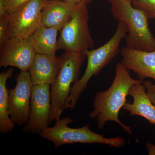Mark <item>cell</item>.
Instances as JSON below:
<instances>
[{
  "mask_svg": "<svg viewBox=\"0 0 155 155\" xmlns=\"http://www.w3.org/2000/svg\"><path fill=\"white\" fill-rule=\"evenodd\" d=\"M121 63L137 79L143 81L147 78L155 80V50L151 51L133 49L123 47L121 49Z\"/></svg>",
  "mask_w": 155,
  "mask_h": 155,
  "instance_id": "obj_11",
  "label": "cell"
},
{
  "mask_svg": "<svg viewBox=\"0 0 155 155\" xmlns=\"http://www.w3.org/2000/svg\"><path fill=\"white\" fill-rule=\"evenodd\" d=\"M143 81L134 79L129 71L119 63L116 65L115 75L111 86L105 91L96 94L93 101L94 109L90 114L91 119L96 120L98 129H103L107 122L118 123L129 134H132L131 128L120 121V110L127 102V97L134 85L143 83Z\"/></svg>",
  "mask_w": 155,
  "mask_h": 155,
  "instance_id": "obj_1",
  "label": "cell"
},
{
  "mask_svg": "<svg viewBox=\"0 0 155 155\" xmlns=\"http://www.w3.org/2000/svg\"><path fill=\"white\" fill-rule=\"evenodd\" d=\"M14 88L8 90V111L14 124L22 126L27 124L30 114L32 84L28 71L21 72L16 79Z\"/></svg>",
  "mask_w": 155,
  "mask_h": 155,
  "instance_id": "obj_8",
  "label": "cell"
},
{
  "mask_svg": "<svg viewBox=\"0 0 155 155\" xmlns=\"http://www.w3.org/2000/svg\"><path fill=\"white\" fill-rule=\"evenodd\" d=\"M68 117L56 120L54 126L48 127L39 134L43 138L52 142L55 148L65 144L75 143H101L116 148L122 147L125 145V139L121 137L107 138L104 135L92 131L89 125L79 128H72L68 125L73 122Z\"/></svg>",
  "mask_w": 155,
  "mask_h": 155,
  "instance_id": "obj_5",
  "label": "cell"
},
{
  "mask_svg": "<svg viewBox=\"0 0 155 155\" xmlns=\"http://www.w3.org/2000/svg\"><path fill=\"white\" fill-rule=\"evenodd\" d=\"M30 0H5L6 11L9 14L14 13Z\"/></svg>",
  "mask_w": 155,
  "mask_h": 155,
  "instance_id": "obj_19",
  "label": "cell"
},
{
  "mask_svg": "<svg viewBox=\"0 0 155 155\" xmlns=\"http://www.w3.org/2000/svg\"><path fill=\"white\" fill-rule=\"evenodd\" d=\"M114 19L124 22L127 32L125 46L140 51L155 50V37L149 25V19L140 9L137 8L130 0H108Z\"/></svg>",
  "mask_w": 155,
  "mask_h": 155,
  "instance_id": "obj_3",
  "label": "cell"
},
{
  "mask_svg": "<svg viewBox=\"0 0 155 155\" xmlns=\"http://www.w3.org/2000/svg\"><path fill=\"white\" fill-rule=\"evenodd\" d=\"M14 69L9 68L0 74V132L6 134L14 129L15 124L11 120L8 111V90L7 80L13 76Z\"/></svg>",
  "mask_w": 155,
  "mask_h": 155,
  "instance_id": "obj_16",
  "label": "cell"
},
{
  "mask_svg": "<svg viewBox=\"0 0 155 155\" xmlns=\"http://www.w3.org/2000/svg\"><path fill=\"white\" fill-rule=\"evenodd\" d=\"M63 1H67V2H72L78 3L79 2L85 3L88 5L92 2V0H63Z\"/></svg>",
  "mask_w": 155,
  "mask_h": 155,
  "instance_id": "obj_23",
  "label": "cell"
},
{
  "mask_svg": "<svg viewBox=\"0 0 155 155\" xmlns=\"http://www.w3.org/2000/svg\"><path fill=\"white\" fill-rule=\"evenodd\" d=\"M143 84L150 100L155 106V84L149 81H143Z\"/></svg>",
  "mask_w": 155,
  "mask_h": 155,
  "instance_id": "obj_20",
  "label": "cell"
},
{
  "mask_svg": "<svg viewBox=\"0 0 155 155\" xmlns=\"http://www.w3.org/2000/svg\"><path fill=\"white\" fill-rule=\"evenodd\" d=\"M131 3L143 11L149 19H155V0H132Z\"/></svg>",
  "mask_w": 155,
  "mask_h": 155,
  "instance_id": "obj_17",
  "label": "cell"
},
{
  "mask_svg": "<svg viewBox=\"0 0 155 155\" xmlns=\"http://www.w3.org/2000/svg\"><path fill=\"white\" fill-rule=\"evenodd\" d=\"M0 67H17L29 71L36 53L26 39L10 38L0 45Z\"/></svg>",
  "mask_w": 155,
  "mask_h": 155,
  "instance_id": "obj_10",
  "label": "cell"
},
{
  "mask_svg": "<svg viewBox=\"0 0 155 155\" xmlns=\"http://www.w3.org/2000/svg\"><path fill=\"white\" fill-rule=\"evenodd\" d=\"M49 0H30L9 15L8 38H27L41 25L42 10Z\"/></svg>",
  "mask_w": 155,
  "mask_h": 155,
  "instance_id": "obj_7",
  "label": "cell"
},
{
  "mask_svg": "<svg viewBox=\"0 0 155 155\" xmlns=\"http://www.w3.org/2000/svg\"><path fill=\"white\" fill-rule=\"evenodd\" d=\"M130 1H131H131H132V0H130Z\"/></svg>",
  "mask_w": 155,
  "mask_h": 155,
  "instance_id": "obj_24",
  "label": "cell"
},
{
  "mask_svg": "<svg viewBox=\"0 0 155 155\" xmlns=\"http://www.w3.org/2000/svg\"><path fill=\"white\" fill-rule=\"evenodd\" d=\"M8 14L6 11L5 0H0V18L5 17Z\"/></svg>",
  "mask_w": 155,
  "mask_h": 155,
  "instance_id": "obj_21",
  "label": "cell"
},
{
  "mask_svg": "<svg viewBox=\"0 0 155 155\" xmlns=\"http://www.w3.org/2000/svg\"><path fill=\"white\" fill-rule=\"evenodd\" d=\"M76 4L63 0H49L42 10L41 25L61 30L70 20Z\"/></svg>",
  "mask_w": 155,
  "mask_h": 155,
  "instance_id": "obj_13",
  "label": "cell"
},
{
  "mask_svg": "<svg viewBox=\"0 0 155 155\" xmlns=\"http://www.w3.org/2000/svg\"><path fill=\"white\" fill-rule=\"evenodd\" d=\"M128 95L133 98V102H126L122 110L128 111L130 116H141L155 125V106L150 100L143 83L132 86Z\"/></svg>",
  "mask_w": 155,
  "mask_h": 155,
  "instance_id": "obj_14",
  "label": "cell"
},
{
  "mask_svg": "<svg viewBox=\"0 0 155 155\" xmlns=\"http://www.w3.org/2000/svg\"><path fill=\"white\" fill-rule=\"evenodd\" d=\"M146 147L148 151L149 155H155V145L147 142L146 143Z\"/></svg>",
  "mask_w": 155,
  "mask_h": 155,
  "instance_id": "obj_22",
  "label": "cell"
},
{
  "mask_svg": "<svg viewBox=\"0 0 155 155\" xmlns=\"http://www.w3.org/2000/svg\"><path fill=\"white\" fill-rule=\"evenodd\" d=\"M61 67L56 80L50 85L51 110L49 123L60 119L65 111L72 84L79 79L80 69L86 59L85 52H66L61 56Z\"/></svg>",
  "mask_w": 155,
  "mask_h": 155,
  "instance_id": "obj_4",
  "label": "cell"
},
{
  "mask_svg": "<svg viewBox=\"0 0 155 155\" xmlns=\"http://www.w3.org/2000/svg\"><path fill=\"white\" fill-rule=\"evenodd\" d=\"M51 107L50 85H33L29 119L22 131L25 133L39 134L42 130L48 127Z\"/></svg>",
  "mask_w": 155,
  "mask_h": 155,
  "instance_id": "obj_9",
  "label": "cell"
},
{
  "mask_svg": "<svg viewBox=\"0 0 155 155\" xmlns=\"http://www.w3.org/2000/svg\"><path fill=\"white\" fill-rule=\"evenodd\" d=\"M127 32L125 23L118 21L115 33L105 44L95 49H91L84 51L87 59L86 69L82 77L72 85L65 104V110H72L75 108L91 78L97 75L120 53L121 41L125 38Z\"/></svg>",
  "mask_w": 155,
  "mask_h": 155,
  "instance_id": "obj_2",
  "label": "cell"
},
{
  "mask_svg": "<svg viewBox=\"0 0 155 155\" xmlns=\"http://www.w3.org/2000/svg\"><path fill=\"white\" fill-rule=\"evenodd\" d=\"M58 31L56 28H48L41 25L26 39L36 54L55 55L58 50Z\"/></svg>",
  "mask_w": 155,
  "mask_h": 155,
  "instance_id": "obj_15",
  "label": "cell"
},
{
  "mask_svg": "<svg viewBox=\"0 0 155 155\" xmlns=\"http://www.w3.org/2000/svg\"><path fill=\"white\" fill-rule=\"evenodd\" d=\"M9 15L0 18V45L3 44L8 38Z\"/></svg>",
  "mask_w": 155,
  "mask_h": 155,
  "instance_id": "obj_18",
  "label": "cell"
},
{
  "mask_svg": "<svg viewBox=\"0 0 155 155\" xmlns=\"http://www.w3.org/2000/svg\"><path fill=\"white\" fill-rule=\"evenodd\" d=\"M61 57L36 54L29 72L33 85H51L56 80L61 64Z\"/></svg>",
  "mask_w": 155,
  "mask_h": 155,
  "instance_id": "obj_12",
  "label": "cell"
},
{
  "mask_svg": "<svg viewBox=\"0 0 155 155\" xmlns=\"http://www.w3.org/2000/svg\"><path fill=\"white\" fill-rule=\"evenodd\" d=\"M87 5L85 3H76L70 20L60 30L58 50L84 51L94 46V41L89 28Z\"/></svg>",
  "mask_w": 155,
  "mask_h": 155,
  "instance_id": "obj_6",
  "label": "cell"
}]
</instances>
